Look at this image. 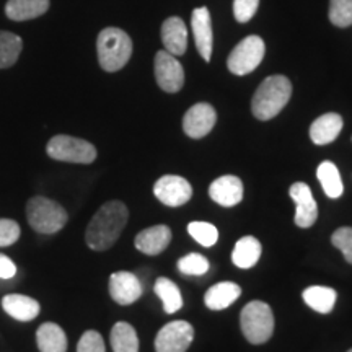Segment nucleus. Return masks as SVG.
Masks as SVG:
<instances>
[{"label":"nucleus","instance_id":"3","mask_svg":"<svg viewBox=\"0 0 352 352\" xmlns=\"http://www.w3.org/2000/svg\"><path fill=\"white\" fill-rule=\"evenodd\" d=\"M98 63L107 72H118L129 63L132 41L129 34L120 28H104L96 41Z\"/></svg>","mask_w":352,"mask_h":352},{"label":"nucleus","instance_id":"13","mask_svg":"<svg viewBox=\"0 0 352 352\" xmlns=\"http://www.w3.org/2000/svg\"><path fill=\"white\" fill-rule=\"evenodd\" d=\"M142 292V283L132 272H113L109 277V296L120 305H131V303L138 302Z\"/></svg>","mask_w":352,"mask_h":352},{"label":"nucleus","instance_id":"29","mask_svg":"<svg viewBox=\"0 0 352 352\" xmlns=\"http://www.w3.org/2000/svg\"><path fill=\"white\" fill-rule=\"evenodd\" d=\"M188 233L206 248L214 246L219 240V230L209 222H191L188 226Z\"/></svg>","mask_w":352,"mask_h":352},{"label":"nucleus","instance_id":"30","mask_svg":"<svg viewBox=\"0 0 352 352\" xmlns=\"http://www.w3.org/2000/svg\"><path fill=\"white\" fill-rule=\"evenodd\" d=\"M329 21L334 26L347 28L352 25V0H329Z\"/></svg>","mask_w":352,"mask_h":352},{"label":"nucleus","instance_id":"22","mask_svg":"<svg viewBox=\"0 0 352 352\" xmlns=\"http://www.w3.org/2000/svg\"><path fill=\"white\" fill-rule=\"evenodd\" d=\"M241 296V289L235 283H219L210 287L204 296L206 307L210 310H226Z\"/></svg>","mask_w":352,"mask_h":352},{"label":"nucleus","instance_id":"23","mask_svg":"<svg viewBox=\"0 0 352 352\" xmlns=\"http://www.w3.org/2000/svg\"><path fill=\"white\" fill-rule=\"evenodd\" d=\"M303 302L307 303L311 310L318 311L321 315L331 314L334 303H336L338 294L331 287H324V285H311L307 287L302 294Z\"/></svg>","mask_w":352,"mask_h":352},{"label":"nucleus","instance_id":"34","mask_svg":"<svg viewBox=\"0 0 352 352\" xmlns=\"http://www.w3.org/2000/svg\"><path fill=\"white\" fill-rule=\"evenodd\" d=\"M20 226L15 220L0 219V248L16 243L20 239Z\"/></svg>","mask_w":352,"mask_h":352},{"label":"nucleus","instance_id":"20","mask_svg":"<svg viewBox=\"0 0 352 352\" xmlns=\"http://www.w3.org/2000/svg\"><path fill=\"white\" fill-rule=\"evenodd\" d=\"M50 8V0H8L6 15L13 21H26L44 15Z\"/></svg>","mask_w":352,"mask_h":352},{"label":"nucleus","instance_id":"33","mask_svg":"<svg viewBox=\"0 0 352 352\" xmlns=\"http://www.w3.org/2000/svg\"><path fill=\"white\" fill-rule=\"evenodd\" d=\"M77 352H107L101 334L95 329H88L83 333L77 344Z\"/></svg>","mask_w":352,"mask_h":352},{"label":"nucleus","instance_id":"6","mask_svg":"<svg viewBox=\"0 0 352 352\" xmlns=\"http://www.w3.org/2000/svg\"><path fill=\"white\" fill-rule=\"evenodd\" d=\"M47 155L52 160L67 162V164H94L96 158V148L87 140L72 138V135H54L46 147Z\"/></svg>","mask_w":352,"mask_h":352},{"label":"nucleus","instance_id":"25","mask_svg":"<svg viewBox=\"0 0 352 352\" xmlns=\"http://www.w3.org/2000/svg\"><path fill=\"white\" fill-rule=\"evenodd\" d=\"M153 290H155L158 298L164 302L165 314L173 315L183 307V297L182 292H179V287L173 280H170L168 277H158L155 285H153Z\"/></svg>","mask_w":352,"mask_h":352},{"label":"nucleus","instance_id":"16","mask_svg":"<svg viewBox=\"0 0 352 352\" xmlns=\"http://www.w3.org/2000/svg\"><path fill=\"white\" fill-rule=\"evenodd\" d=\"M171 241V230L166 226H153L151 228H145L135 236L134 245L140 253L155 256V254L164 253L168 248Z\"/></svg>","mask_w":352,"mask_h":352},{"label":"nucleus","instance_id":"9","mask_svg":"<svg viewBox=\"0 0 352 352\" xmlns=\"http://www.w3.org/2000/svg\"><path fill=\"white\" fill-rule=\"evenodd\" d=\"M153 195L162 204L168 208H179L186 204L192 196V188L188 179L176 175H165L160 179H157L153 186Z\"/></svg>","mask_w":352,"mask_h":352},{"label":"nucleus","instance_id":"11","mask_svg":"<svg viewBox=\"0 0 352 352\" xmlns=\"http://www.w3.org/2000/svg\"><path fill=\"white\" fill-rule=\"evenodd\" d=\"M217 113L209 103H197L191 107L183 118V131L188 138L202 139L214 129Z\"/></svg>","mask_w":352,"mask_h":352},{"label":"nucleus","instance_id":"21","mask_svg":"<svg viewBox=\"0 0 352 352\" xmlns=\"http://www.w3.org/2000/svg\"><path fill=\"white\" fill-rule=\"evenodd\" d=\"M39 352H67V336L56 323H43L36 331Z\"/></svg>","mask_w":352,"mask_h":352},{"label":"nucleus","instance_id":"8","mask_svg":"<svg viewBox=\"0 0 352 352\" xmlns=\"http://www.w3.org/2000/svg\"><path fill=\"white\" fill-rule=\"evenodd\" d=\"M195 340V328L188 321L176 320L165 324L155 338L157 352H186Z\"/></svg>","mask_w":352,"mask_h":352},{"label":"nucleus","instance_id":"1","mask_svg":"<svg viewBox=\"0 0 352 352\" xmlns=\"http://www.w3.org/2000/svg\"><path fill=\"white\" fill-rule=\"evenodd\" d=\"M129 210L121 201H109L96 210L85 232V241L94 252H104L116 243L124 230Z\"/></svg>","mask_w":352,"mask_h":352},{"label":"nucleus","instance_id":"28","mask_svg":"<svg viewBox=\"0 0 352 352\" xmlns=\"http://www.w3.org/2000/svg\"><path fill=\"white\" fill-rule=\"evenodd\" d=\"M23 41L19 34L0 32V69H8L19 60Z\"/></svg>","mask_w":352,"mask_h":352},{"label":"nucleus","instance_id":"4","mask_svg":"<svg viewBox=\"0 0 352 352\" xmlns=\"http://www.w3.org/2000/svg\"><path fill=\"white\" fill-rule=\"evenodd\" d=\"M26 217L34 232L43 235H52L63 230L69 215L59 202L44 196H34L26 204Z\"/></svg>","mask_w":352,"mask_h":352},{"label":"nucleus","instance_id":"31","mask_svg":"<svg viewBox=\"0 0 352 352\" xmlns=\"http://www.w3.org/2000/svg\"><path fill=\"white\" fill-rule=\"evenodd\" d=\"M178 270L184 276H204L209 271V261L199 253H189L179 259Z\"/></svg>","mask_w":352,"mask_h":352},{"label":"nucleus","instance_id":"32","mask_svg":"<svg viewBox=\"0 0 352 352\" xmlns=\"http://www.w3.org/2000/svg\"><path fill=\"white\" fill-rule=\"evenodd\" d=\"M333 246L342 253L346 261L352 264V227H341L333 233L331 236Z\"/></svg>","mask_w":352,"mask_h":352},{"label":"nucleus","instance_id":"15","mask_svg":"<svg viewBox=\"0 0 352 352\" xmlns=\"http://www.w3.org/2000/svg\"><path fill=\"white\" fill-rule=\"evenodd\" d=\"M209 196L210 199L223 208H233L243 199V183L239 176H220L209 186Z\"/></svg>","mask_w":352,"mask_h":352},{"label":"nucleus","instance_id":"7","mask_svg":"<svg viewBox=\"0 0 352 352\" xmlns=\"http://www.w3.org/2000/svg\"><path fill=\"white\" fill-rule=\"evenodd\" d=\"M264 52H266V46H264L261 38L256 34L245 38L243 41L233 47L230 56H228V70L235 76H246L261 64Z\"/></svg>","mask_w":352,"mask_h":352},{"label":"nucleus","instance_id":"18","mask_svg":"<svg viewBox=\"0 0 352 352\" xmlns=\"http://www.w3.org/2000/svg\"><path fill=\"white\" fill-rule=\"evenodd\" d=\"M342 118L338 113H327L316 118L310 126V139L316 145L331 144L342 131Z\"/></svg>","mask_w":352,"mask_h":352},{"label":"nucleus","instance_id":"37","mask_svg":"<svg viewBox=\"0 0 352 352\" xmlns=\"http://www.w3.org/2000/svg\"><path fill=\"white\" fill-rule=\"evenodd\" d=\"M347 352H352V349H349V351H347Z\"/></svg>","mask_w":352,"mask_h":352},{"label":"nucleus","instance_id":"27","mask_svg":"<svg viewBox=\"0 0 352 352\" xmlns=\"http://www.w3.org/2000/svg\"><path fill=\"white\" fill-rule=\"evenodd\" d=\"M316 176H318L324 195L328 197L338 199V197L342 196L344 186H342L340 170H338V166L333 162H323V164H320L318 170H316Z\"/></svg>","mask_w":352,"mask_h":352},{"label":"nucleus","instance_id":"14","mask_svg":"<svg viewBox=\"0 0 352 352\" xmlns=\"http://www.w3.org/2000/svg\"><path fill=\"white\" fill-rule=\"evenodd\" d=\"M192 34H195L196 47L206 63H209L212 57V46H214V34H212V23H210V13L208 7L195 8L191 16Z\"/></svg>","mask_w":352,"mask_h":352},{"label":"nucleus","instance_id":"35","mask_svg":"<svg viewBox=\"0 0 352 352\" xmlns=\"http://www.w3.org/2000/svg\"><path fill=\"white\" fill-rule=\"evenodd\" d=\"M259 0H233V15L239 23H246L254 16Z\"/></svg>","mask_w":352,"mask_h":352},{"label":"nucleus","instance_id":"12","mask_svg":"<svg viewBox=\"0 0 352 352\" xmlns=\"http://www.w3.org/2000/svg\"><path fill=\"white\" fill-rule=\"evenodd\" d=\"M289 196L296 202V226L310 228L318 219V206L311 195V189L305 183H294L289 189Z\"/></svg>","mask_w":352,"mask_h":352},{"label":"nucleus","instance_id":"26","mask_svg":"<svg viewBox=\"0 0 352 352\" xmlns=\"http://www.w3.org/2000/svg\"><path fill=\"white\" fill-rule=\"evenodd\" d=\"M113 352H139V338L134 327L126 321H120L111 329Z\"/></svg>","mask_w":352,"mask_h":352},{"label":"nucleus","instance_id":"17","mask_svg":"<svg viewBox=\"0 0 352 352\" xmlns=\"http://www.w3.org/2000/svg\"><path fill=\"white\" fill-rule=\"evenodd\" d=\"M162 41L173 56H183L188 47V30L179 16H170L162 25Z\"/></svg>","mask_w":352,"mask_h":352},{"label":"nucleus","instance_id":"24","mask_svg":"<svg viewBox=\"0 0 352 352\" xmlns=\"http://www.w3.org/2000/svg\"><path fill=\"white\" fill-rule=\"evenodd\" d=\"M263 246L259 243L258 239L254 236H243L236 241L235 248L232 253V261L235 266L241 267V270H250L261 258Z\"/></svg>","mask_w":352,"mask_h":352},{"label":"nucleus","instance_id":"5","mask_svg":"<svg viewBox=\"0 0 352 352\" xmlns=\"http://www.w3.org/2000/svg\"><path fill=\"white\" fill-rule=\"evenodd\" d=\"M241 331L252 344H264L274 333V315L271 307L261 300L246 303L240 315Z\"/></svg>","mask_w":352,"mask_h":352},{"label":"nucleus","instance_id":"19","mask_svg":"<svg viewBox=\"0 0 352 352\" xmlns=\"http://www.w3.org/2000/svg\"><path fill=\"white\" fill-rule=\"evenodd\" d=\"M2 308L7 315L19 321H33L41 311L38 300L28 296H21V294H10L3 297Z\"/></svg>","mask_w":352,"mask_h":352},{"label":"nucleus","instance_id":"2","mask_svg":"<svg viewBox=\"0 0 352 352\" xmlns=\"http://www.w3.org/2000/svg\"><path fill=\"white\" fill-rule=\"evenodd\" d=\"M292 96V83L284 76H271L264 78L252 100V111L259 121H270L276 118Z\"/></svg>","mask_w":352,"mask_h":352},{"label":"nucleus","instance_id":"36","mask_svg":"<svg viewBox=\"0 0 352 352\" xmlns=\"http://www.w3.org/2000/svg\"><path fill=\"white\" fill-rule=\"evenodd\" d=\"M16 274V266L6 254H0V279H10Z\"/></svg>","mask_w":352,"mask_h":352},{"label":"nucleus","instance_id":"10","mask_svg":"<svg viewBox=\"0 0 352 352\" xmlns=\"http://www.w3.org/2000/svg\"><path fill=\"white\" fill-rule=\"evenodd\" d=\"M155 80L166 94H176L184 85V70L176 56L158 51L155 56Z\"/></svg>","mask_w":352,"mask_h":352}]
</instances>
